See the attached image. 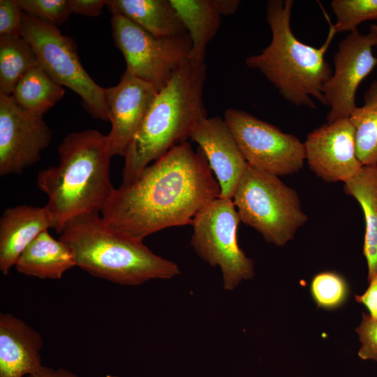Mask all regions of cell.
I'll list each match as a JSON object with an SVG mask.
<instances>
[{"label": "cell", "instance_id": "1", "mask_svg": "<svg viewBox=\"0 0 377 377\" xmlns=\"http://www.w3.org/2000/svg\"><path fill=\"white\" fill-rule=\"evenodd\" d=\"M219 184L198 147L185 141L170 149L128 184L114 188L101 211L104 223L143 241L164 228L192 224L220 197Z\"/></svg>", "mask_w": 377, "mask_h": 377}, {"label": "cell", "instance_id": "2", "mask_svg": "<svg viewBox=\"0 0 377 377\" xmlns=\"http://www.w3.org/2000/svg\"><path fill=\"white\" fill-rule=\"evenodd\" d=\"M58 154L59 165L40 170L36 184L48 198L44 208L51 228L61 234L72 219L101 213L114 188L107 135L91 129L71 133Z\"/></svg>", "mask_w": 377, "mask_h": 377}, {"label": "cell", "instance_id": "3", "mask_svg": "<svg viewBox=\"0 0 377 377\" xmlns=\"http://www.w3.org/2000/svg\"><path fill=\"white\" fill-rule=\"evenodd\" d=\"M206 78L205 62L189 59L158 91L124 154L121 184L131 183L149 163L186 141L195 124L207 117Z\"/></svg>", "mask_w": 377, "mask_h": 377}, {"label": "cell", "instance_id": "4", "mask_svg": "<svg viewBox=\"0 0 377 377\" xmlns=\"http://www.w3.org/2000/svg\"><path fill=\"white\" fill-rule=\"evenodd\" d=\"M293 0H270L266 17L269 44L246 59V65L262 73L288 102L315 109L313 98L325 105L323 90L332 75L325 55L336 33L332 24L325 43L316 47L300 41L290 26Z\"/></svg>", "mask_w": 377, "mask_h": 377}, {"label": "cell", "instance_id": "5", "mask_svg": "<svg viewBox=\"0 0 377 377\" xmlns=\"http://www.w3.org/2000/svg\"><path fill=\"white\" fill-rule=\"evenodd\" d=\"M59 239L71 248L77 267L117 284L138 286L151 279H172L180 273L176 263L154 253L143 241L110 228L98 213L70 220Z\"/></svg>", "mask_w": 377, "mask_h": 377}, {"label": "cell", "instance_id": "6", "mask_svg": "<svg viewBox=\"0 0 377 377\" xmlns=\"http://www.w3.org/2000/svg\"><path fill=\"white\" fill-rule=\"evenodd\" d=\"M232 201L240 221L276 246H281L290 241L307 221L295 190L278 176L249 165Z\"/></svg>", "mask_w": 377, "mask_h": 377}, {"label": "cell", "instance_id": "7", "mask_svg": "<svg viewBox=\"0 0 377 377\" xmlns=\"http://www.w3.org/2000/svg\"><path fill=\"white\" fill-rule=\"evenodd\" d=\"M22 36L32 47L39 65L59 84L77 94L95 118L109 121L105 88L83 68L75 41L57 27L23 13Z\"/></svg>", "mask_w": 377, "mask_h": 377}, {"label": "cell", "instance_id": "8", "mask_svg": "<svg viewBox=\"0 0 377 377\" xmlns=\"http://www.w3.org/2000/svg\"><path fill=\"white\" fill-rule=\"evenodd\" d=\"M240 219L232 199L218 198L195 217L191 244L196 253L219 267L226 290L254 275L253 262L239 248L237 230Z\"/></svg>", "mask_w": 377, "mask_h": 377}, {"label": "cell", "instance_id": "9", "mask_svg": "<svg viewBox=\"0 0 377 377\" xmlns=\"http://www.w3.org/2000/svg\"><path fill=\"white\" fill-rule=\"evenodd\" d=\"M112 14L114 42L124 57L126 70L160 90L190 59V36L156 37L122 15Z\"/></svg>", "mask_w": 377, "mask_h": 377}, {"label": "cell", "instance_id": "10", "mask_svg": "<svg viewBox=\"0 0 377 377\" xmlns=\"http://www.w3.org/2000/svg\"><path fill=\"white\" fill-rule=\"evenodd\" d=\"M223 119L251 168L278 177L302 168L304 145L296 136L235 108L226 109Z\"/></svg>", "mask_w": 377, "mask_h": 377}, {"label": "cell", "instance_id": "11", "mask_svg": "<svg viewBox=\"0 0 377 377\" xmlns=\"http://www.w3.org/2000/svg\"><path fill=\"white\" fill-rule=\"evenodd\" d=\"M376 42V33L369 29L366 34L353 31L339 43L333 58L334 70L323 90L330 108L327 123L349 118L357 107V91L377 65L373 54Z\"/></svg>", "mask_w": 377, "mask_h": 377}, {"label": "cell", "instance_id": "12", "mask_svg": "<svg viewBox=\"0 0 377 377\" xmlns=\"http://www.w3.org/2000/svg\"><path fill=\"white\" fill-rule=\"evenodd\" d=\"M52 132L43 117L19 107L11 96L0 95V175L20 174L40 159Z\"/></svg>", "mask_w": 377, "mask_h": 377}, {"label": "cell", "instance_id": "13", "mask_svg": "<svg viewBox=\"0 0 377 377\" xmlns=\"http://www.w3.org/2000/svg\"><path fill=\"white\" fill-rule=\"evenodd\" d=\"M310 169L327 182H344L361 168L355 131L349 119L326 123L310 132L304 142Z\"/></svg>", "mask_w": 377, "mask_h": 377}, {"label": "cell", "instance_id": "14", "mask_svg": "<svg viewBox=\"0 0 377 377\" xmlns=\"http://www.w3.org/2000/svg\"><path fill=\"white\" fill-rule=\"evenodd\" d=\"M158 91L126 70L117 85L105 88L112 125L107 135L112 157L124 156Z\"/></svg>", "mask_w": 377, "mask_h": 377}, {"label": "cell", "instance_id": "15", "mask_svg": "<svg viewBox=\"0 0 377 377\" xmlns=\"http://www.w3.org/2000/svg\"><path fill=\"white\" fill-rule=\"evenodd\" d=\"M189 138L203 151L220 186L219 198L232 199L248 165L224 119L205 117L191 128Z\"/></svg>", "mask_w": 377, "mask_h": 377}, {"label": "cell", "instance_id": "16", "mask_svg": "<svg viewBox=\"0 0 377 377\" xmlns=\"http://www.w3.org/2000/svg\"><path fill=\"white\" fill-rule=\"evenodd\" d=\"M41 334L8 313L0 314V377H24L43 366Z\"/></svg>", "mask_w": 377, "mask_h": 377}, {"label": "cell", "instance_id": "17", "mask_svg": "<svg viewBox=\"0 0 377 377\" xmlns=\"http://www.w3.org/2000/svg\"><path fill=\"white\" fill-rule=\"evenodd\" d=\"M51 228L43 207L27 205L6 209L0 219V270L9 274L19 257L43 231Z\"/></svg>", "mask_w": 377, "mask_h": 377}, {"label": "cell", "instance_id": "18", "mask_svg": "<svg viewBox=\"0 0 377 377\" xmlns=\"http://www.w3.org/2000/svg\"><path fill=\"white\" fill-rule=\"evenodd\" d=\"M77 266L71 248L53 238L47 230L41 232L24 249L15 267L18 272L41 279H59Z\"/></svg>", "mask_w": 377, "mask_h": 377}, {"label": "cell", "instance_id": "19", "mask_svg": "<svg viewBox=\"0 0 377 377\" xmlns=\"http://www.w3.org/2000/svg\"><path fill=\"white\" fill-rule=\"evenodd\" d=\"M107 6L156 37L187 33L170 0H107Z\"/></svg>", "mask_w": 377, "mask_h": 377}, {"label": "cell", "instance_id": "20", "mask_svg": "<svg viewBox=\"0 0 377 377\" xmlns=\"http://www.w3.org/2000/svg\"><path fill=\"white\" fill-rule=\"evenodd\" d=\"M343 184L345 193L358 202L364 214L363 255L367 263L369 281L377 275V165H362Z\"/></svg>", "mask_w": 377, "mask_h": 377}, {"label": "cell", "instance_id": "21", "mask_svg": "<svg viewBox=\"0 0 377 377\" xmlns=\"http://www.w3.org/2000/svg\"><path fill=\"white\" fill-rule=\"evenodd\" d=\"M170 1L191 38L190 59L205 62L207 44L220 27L217 0Z\"/></svg>", "mask_w": 377, "mask_h": 377}, {"label": "cell", "instance_id": "22", "mask_svg": "<svg viewBox=\"0 0 377 377\" xmlns=\"http://www.w3.org/2000/svg\"><path fill=\"white\" fill-rule=\"evenodd\" d=\"M64 94L63 87L38 65L22 76L15 85L11 98L24 110L36 116L43 117L63 98Z\"/></svg>", "mask_w": 377, "mask_h": 377}, {"label": "cell", "instance_id": "23", "mask_svg": "<svg viewBox=\"0 0 377 377\" xmlns=\"http://www.w3.org/2000/svg\"><path fill=\"white\" fill-rule=\"evenodd\" d=\"M354 128L357 156L362 165H377V80L364 96V104L349 117Z\"/></svg>", "mask_w": 377, "mask_h": 377}, {"label": "cell", "instance_id": "24", "mask_svg": "<svg viewBox=\"0 0 377 377\" xmlns=\"http://www.w3.org/2000/svg\"><path fill=\"white\" fill-rule=\"evenodd\" d=\"M39 65L37 57L21 36H0V95L11 96L22 76Z\"/></svg>", "mask_w": 377, "mask_h": 377}, {"label": "cell", "instance_id": "25", "mask_svg": "<svg viewBox=\"0 0 377 377\" xmlns=\"http://www.w3.org/2000/svg\"><path fill=\"white\" fill-rule=\"evenodd\" d=\"M310 293L318 307L333 310L346 303L350 290L348 282L341 274L327 271L313 277Z\"/></svg>", "mask_w": 377, "mask_h": 377}, {"label": "cell", "instance_id": "26", "mask_svg": "<svg viewBox=\"0 0 377 377\" xmlns=\"http://www.w3.org/2000/svg\"><path fill=\"white\" fill-rule=\"evenodd\" d=\"M331 8L337 22L336 34L353 31L362 22L377 20V0H333Z\"/></svg>", "mask_w": 377, "mask_h": 377}, {"label": "cell", "instance_id": "27", "mask_svg": "<svg viewBox=\"0 0 377 377\" xmlns=\"http://www.w3.org/2000/svg\"><path fill=\"white\" fill-rule=\"evenodd\" d=\"M23 13L45 23L60 26L71 15L68 0H17Z\"/></svg>", "mask_w": 377, "mask_h": 377}, {"label": "cell", "instance_id": "28", "mask_svg": "<svg viewBox=\"0 0 377 377\" xmlns=\"http://www.w3.org/2000/svg\"><path fill=\"white\" fill-rule=\"evenodd\" d=\"M355 331L361 343L359 357L364 360L377 362V318L362 313V321Z\"/></svg>", "mask_w": 377, "mask_h": 377}, {"label": "cell", "instance_id": "29", "mask_svg": "<svg viewBox=\"0 0 377 377\" xmlns=\"http://www.w3.org/2000/svg\"><path fill=\"white\" fill-rule=\"evenodd\" d=\"M23 12L17 0H0V36H21Z\"/></svg>", "mask_w": 377, "mask_h": 377}, {"label": "cell", "instance_id": "30", "mask_svg": "<svg viewBox=\"0 0 377 377\" xmlns=\"http://www.w3.org/2000/svg\"><path fill=\"white\" fill-rule=\"evenodd\" d=\"M71 13L89 17L98 16L107 0H68Z\"/></svg>", "mask_w": 377, "mask_h": 377}, {"label": "cell", "instance_id": "31", "mask_svg": "<svg viewBox=\"0 0 377 377\" xmlns=\"http://www.w3.org/2000/svg\"><path fill=\"white\" fill-rule=\"evenodd\" d=\"M368 282L369 285L367 290L362 295H356L355 298L356 302L367 308L371 316L377 318V275Z\"/></svg>", "mask_w": 377, "mask_h": 377}, {"label": "cell", "instance_id": "32", "mask_svg": "<svg viewBox=\"0 0 377 377\" xmlns=\"http://www.w3.org/2000/svg\"><path fill=\"white\" fill-rule=\"evenodd\" d=\"M27 377H78L75 373L65 368L54 369L51 367H43L38 371Z\"/></svg>", "mask_w": 377, "mask_h": 377}, {"label": "cell", "instance_id": "33", "mask_svg": "<svg viewBox=\"0 0 377 377\" xmlns=\"http://www.w3.org/2000/svg\"><path fill=\"white\" fill-rule=\"evenodd\" d=\"M218 7L221 15L234 14L239 8V0H217Z\"/></svg>", "mask_w": 377, "mask_h": 377}, {"label": "cell", "instance_id": "34", "mask_svg": "<svg viewBox=\"0 0 377 377\" xmlns=\"http://www.w3.org/2000/svg\"><path fill=\"white\" fill-rule=\"evenodd\" d=\"M369 29L374 30V31L376 33V35H377V24H372V25L370 27ZM376 48H377V42H376Z\"/></svg>", "mask_w": 377, "mask_h": 377}, {"label": "cell", "instance_id": "35", "mask_svg": "<svg viewBox=\"0 0 377 377\" xmlns=\"http://www.w3.org/2000/svg\"><path fill=\"white\" fill-rule=\"evenodd\" d=\"M105 377H118V376H112V375H107Z\"/></svg>", "mask_w": 377, "mask_h": 377}]
</instances>
